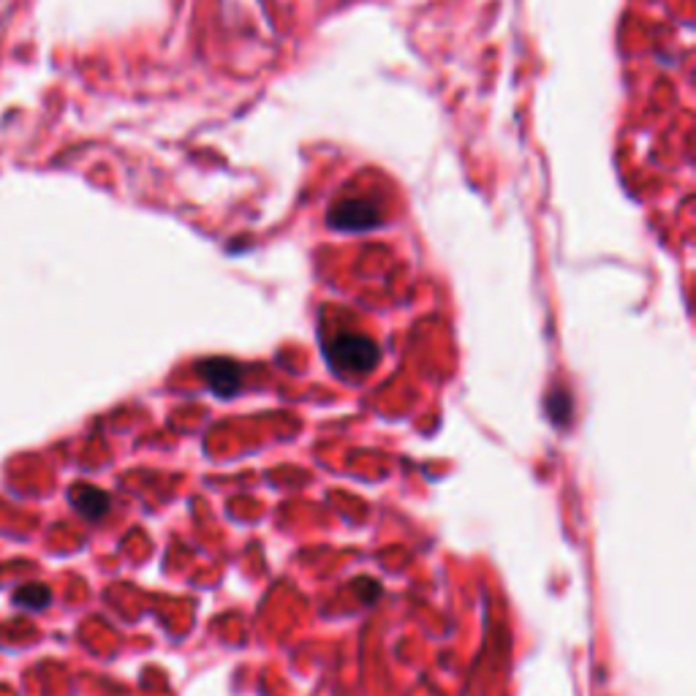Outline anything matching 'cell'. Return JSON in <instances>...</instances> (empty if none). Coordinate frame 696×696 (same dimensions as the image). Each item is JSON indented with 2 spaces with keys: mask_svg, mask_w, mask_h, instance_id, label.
<instances>
[{
  "mask_svg": "<svg viewBox=\"0 0 696 696\" xmlns=\"http://www.w3.org/2000/svg\"><path fill=\"white\" fill-rule=\"evenodd\" d=\"M199 373L205 379V384L220 398H231L240 390V368L229 359H207L199 365Z\"/></svg>",
  "mask_w": 696,
  "mask_h": 696,
  "instance_id": "7a4b0ae2",
  "label": "cell"
},
{
  "mask_svg": "<svg viewBox=\"0 0 696 696\" xmlns=\"http://www.w3.org/2000/svg\"><path fill=\"white\" fill-rule=\"evenodd\" d=\"M564 409H566V411L572 409V400H568V394H566L564 390H555V392L547 398V411H550V416H553L555 422H566L564 414H561V411H564Z\"/></svg>",
  "mask_w": 696,
  "mask_h": 696,
  "instance_id": "5b68a950",
  "label": "cell"
},
{
  "mask_svg": "<svg viewBox=\"0 0 696 696\" xmlns=\"http://www.w3.org/2000/svg\"><path fill=\"white\" fill-rule=\"evenodd\" d=\"M327 362L340 376H365L379 365L381 348L365 335H338L324 346Z\"/></svg>",
  "mask_w": 696,
  "mask_h": 696,
  "instance_id": "6da1fadb",
  "label": "cell"
},
{
  "mask_svg": "<svg viewBox=\"0 0 696 696\" xmlns=\"http://www.w3.org/2000/svg\"><path fill=\"white\" fill-rule=\"evenodd\" d=\"M68 498H72L74 509L87 520H101L109 512V503H112L107 492L90 485H74Z\"/></svg>",
  "mask_w": 696,
  "mask_h": 696,
  "instance_id": "3957f363",
  "label": "cell"
},
{
  "mask_svg": "<svg viewBox=\"0 0 696 696\" xmlns=\"http://www.w3.org/2000/svg\"><path fill=\"white\" fill-rule=\"evenodd\" d=\"M357 588L362 590V601H376V599H379V594H381V585L376 583V579H370V577L359 579Z\"/></svg>",
  "mask_w": 696,
  "mask_h": 696,
  "instance_id": "8992f818",
  "label": "cell"
},
{
  "mask_svg": "<svg viewBox=\"0 0 696 696\" xmlns=\"http://www.w3.org/2000/svg\"><path fill=\"white\" fill-rule=\"evenodd\" d=\"M11 599H14L17 607L36 609V612H39V609L50 607L52 594H50V588H46V585H42V583H31V585H22V588H17Z\"/></svg>",
  "mask_w": 696,
  "mask_h": 696,
  "instance_id": "277c9868",
  "label": "cell"
}]
</instances>
